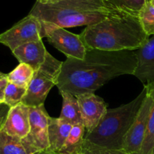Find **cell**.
<instances>
[{
	"mask_svg": "<svg viewBox=\"0 0 154 154\" xmlns=\"http://www.w3.org/2000/svg\"><path fill=\"white\" fill-rule=\"evenodd\" d=\"M138 64L135 51L88 49L84 60L67 58L57 79L59 91L73 96L94 93L111 80L134 75Z\"/></svg>",
	"mask_w": 154,
	"mask_h": 154,
	"instance_id": "1",
	"label": "cell"
},
{
	"mask_svg": "<svg viewBox=\"0 0 154 154\" xmlns=\"http://www.w3.org/2000/svg\"><path fill=\"white\" fill-rule=\"evenodd\" d=\"M80 36L88 49L107 51H135L150 38L138 16L120 10L98 23L87 26Z\"/></svg>",
	"mask_w": 154,
	"mask_h": 154,
	"instance_id": "2",
	"label": "cell"
},
{
	"mask_svg": "<svg viewBox=\"0 0 154 154\" xmlns=\"http://www.w3.org/2000/svg\"><path fill=\"white\" fill-rule=\"evenodd\" d=\"M119 11L105 0H60L35 2L29 14L50 26L70 28L92 26Z\"/></svg>",
	"mask_w": 154,
	"mask_h": 154,
	"instance_id": "3",
	"label": "cell"
},
{
	"mask_svg": "<svg viewBox=\"0 0 154 154\" xmlns=\"http://www.w3.org/2000/svg\"><path fill=\"white\" fill-rule=\"evenodd\" d=\"M147 93L144 88L134 100L126 105L108 109L100 123L92 132L84 135V141L99 147L123 150L125 138L133 124Z\"/></svg>",
	"mask_w": 154,
	"mask_h": 154,
	"instance_id": "4",
	"label": "cell"
},
{
	"mask_svg": "<svg viewBox=\"0 0 154 154\" xmlns=\"http://www.w3.org/2000/svg\"><path fill=\"white\" fill-rule=\"evenodd\" d=\"M62 65L63 62L48 53L45 63L35 72L22 103L28 107L44 105L50 90L54 86H57Z\"/></svg>",
	"mask_w": 154,
	"mask_h": 154,
	"instance_id": "5",
	"label": "cell"
},
{
	"mask_svg": "<svg viewBox=\"0 0 154 154\" xmlns=\"http://www.w3.org/2000/svg\"><path fill=\"white\" fill-rule=\"evenodd\" d=\"M43 38L45 35L42 23L29 14L11 28L0 34V44L8 47L12 52L24 44L38 42Z\"/></svg>",
	"mask_w": 154,
	"mask_h": 154,
	"instance_id": "6",
	"label": "cell"
},
{
	"mask_svg": "<svg viewBox=\"0 0 154 154\" xmlns=\"http://www.w3.org/2000/svg\"><path fill=\"white\" fill-rule=\"evenodd\" d=\"M42 25L45 38L52 46L63 53L67 58L84 60L87 48L80 35L74 34L61 27L50 26L43 23Z\"/></svg>",
	"mask_w": 154,
	"mask_h": 154,
	"instance_id": "7",
	"label": "cell"
},
{
	"mask_svg": "<svg viewBox=\"0 0 154 154\" xmlns=\"http://www.w3.org/2000/svg\"><path fill=\"white\" fill-rule=\"evenodd\" d=\"M152 104L153 99L147 90V93L138 111V115L125 138L123 147V150L125 151L135 154L141 153V147L147 132Z\"/></svg>",
	"mask_w": 154,
	"mask_h": 154,
	"instance_id": "8",
	"label": "cell"
},
{
	"mask_svg": "<svg viewBox=\"0 0 154 154\" xmlns=\"http://www.w3.org/2000/svg\"><path fill=\"white\" fill-rule=\"evenodd\" d=\"M49 119L50 116L44 105L29 107L30 131L26 138L38 153L48 150L50 147Z\"/></svg>",
	"mask_w": 154,
	"mask_h": 154,
	"instance_id": "9",
	"label": "cell"
},
{
	"mask_svg": "<svg viewBox=\"0 0 154 154\" xmlns=\"http://www.w3.org/2000/svg\"><path fill=\"white\" fill-rule=\"evenodd\" d=\"M83 124L86 132H92L100 123L108 111L107 104L102 98L94 93H85L76 96Z\"/></svg>",
	"mask_w": 154,
	"mask_h": 154,
	"instance_id": "10",
	"label": "cell"
},
{
	"mask_svg": "<svg viewBox=\"0 0 154 154\" xmlns=\"http://www.w3.org/2000/svg\"><path fill=\"white\" fill-rule=\"evenodd\" d=\"M2 130L11 136L26 138L30 131L29 107L21 102L11 108Z\"/></svg>",
	"mask_w": 154,
	"mask_h": 154,
	"instance_id": "11",
	"label": "cell"
},
{
	"mask_svg": "<svg viewBox=\"0 0 154 154\" xmlns=\"http://www.w3.org/2000/svg\"><path fill=\"white\" fill-rule=\"evenodd\" d=\"M138 60L134 76L144 84L154 82V35L135 51Z\"/></svg>",
	"mask_w": 154,
	"mask_h": 154,
	"instance_id": "12",
	"label": "cell"
},
{
	"mask_svg": "<svg viewBox=\"0 0 154 154\" xmlns=\"http://www.w3.org/2000/svg\"><path fill=\"white\" fill-rule=\"evenodd\" d=\"M12 54L20 63L29 65L35 72L45 62L48 51L40 40L24 44L14 50Z\"/></svg>",
	"mask_w": 154,
	"mask_h": 154,
	"instance_id": "13",
	"label": "cell"
},
{
	"mask_svg": "<svg viewBox=\"0 0 154 154\" xmlns=\"http://www.w3.org/2000/svg\"><path fill=\"white\" fill-rule=\"evenodd\" d=\"M72 128V125L60 117H50L48 124V137L50 147L48 150L58 153L64 144Z\"/></svg>",
	"mask_w": 154,
	"mask_h": 154,
	"instance_id": "14",
	"label": "cell"
},
{
	"mask_svg": "<svg viewBox=\"0 0 154 154\" xmlns=\"http://www.w3.org/2000/svg\"><path fill=\"white\" fill-rule=\"evenodd\" d=\"M0 154H39L26 138L11 136L2 130L0 132Z\"/></svg>",
	"mask_w": 154,
	"mask_h": 154,
	"instance_id": "15",
	"label": "cell"
},
{
	"mask_svg": "<svg viewBox=\"0 0 154 154\" xmlns=\"http://www.w3.org/2000/svg\"><path fill=\"white\" fill-rule=\"evenodd\" d=\"M60 93L63 98V107L60 118L70 123L72 126L83 123L77 98L67 92L60 91Z\"/></svg>",
	"mask_w": 154,
	"mask_h": 154,
	"instance_id": "16",
	"label": "cell"
},
{
	"mask_svg": "<svg viewBox=\"0 0 154 154\" xmlns=\"http://www.w3.org/2000/svg\"><path fill=\"white\" fill-rule=\"evenodd\" d=\"M86 133L85 126L83 123L72 126L69 135L64 144L60 149V154H81L83 153V144Z\"/></svg>",
	"mask_w": 154,
	"mask_h": 154,
	"instance_id": "17",
	"label": "cell"
},
{
	"mask_svg": "<svg viewBox=\"0 0 154 154\" xmlns=\"http://www.w3.org/2000/svg\"><path fill=\"white\" fill-rule=\"evenodd\" d=\"M34 74L35 70L31 66L26 63H20L13 71L8 74L7 78L8 82L27 89Z\"/></svg>",
	"mask_w": 154,
	"mask_h": 154,
	"instance_id": "18",
	"label": "cell"
},
{
	"mask_svg": "<svg viewBox=\"0 0 154 154\" xmlns=\"http://www.w3.org/2000/svg\"><path fill=\"white\" fill-rule=\"evenodd\" d=\"M153 99L151 110L147 123V132L140 154H152L154 147V82L145 84Z\"/></svg>",
	"mask_w": 154,
	"mask_h": 154,
	"instance_id": "19",
	"label": "cell"
},
{
	"mask_svg": "<svg viewBox=\"0 0 154 154\" xmlns=\"http://www.w3.org/2000/svg\"><path fill=\"white\" fill-rule=\"evenodd\" d=\"M117 9L138 16L140 11L150 0H105Z\"/></svg>",
	"mask_w": 154,
	"mask_h": 154,
	"instance_id": "20",
	"label": "cell"
},
{
	"mask_svg": "<svg viewBox=\"0 0 154 154\" xmlns=\"http://www.w3.org/2000/svg\"><path fill=\"white\" fill-rule=\"evenodd\" d=\"M26 88L19 87L14 84L8 82L5 90L4 103L12 108L22 102L26 93Z\"/></svg>",
	"mask_w": 154,
	"mask_h": 154,
	"instance_id": "21",
	"label": "cell"
},
{
	"mask_svg": "<svg viewBox=\"0 0 154 154\" xmlns=\"http://www.w3.org/2000/svg\"><path fill=\"white\" fill-rule=\"evenodd\" d=\"M138 17L143 29L147 35H154V6L150 2L142 8Z\"/></svg>",
	"mask_w": 154,
	"mask_h": 154,
	"instance_id": "22",
	"label": "cell"
},
{
	"mask_svg": "<svg viewBox=\"0 0 154 154\" xmlns=\"http://www.w3.org/2000/svg\"><path fill=\"white\" fill-rule=\"evenodd\" d=\"M83 153L84 154H135L128 153L123 150H115L93 144L92 143L84 141L83 144Z\"/></svg>",
	"mask_w": 154,
	"mask_h": 154,
	"instance_id": "23",
	"label": "cell"
},
{
	"mask_svg": "<svg viewBox=\"0 0 154 154\" xmlns=\"http://www.w3.org/2000/svg\"><path fill=\"white\" fill-rule=\"evenodd\" d=\"M10 109L11 107H9L4 102L0 104V132L3 129Z\"/></svg>",
	"mask_w": 154,
	"mask_h": 154,
	"instance_id": "24",
	"label": "cell"
},
{
	"mask_svg": "<svg viewBox=\"0 0 154 154\" xmlns=\"http://www.w3.org/2000/svg\"><path fill=\"white\" fill-rule=\"evenodd\" d=\"M8 83L7 77L0 79V102H4V96H5V90L7 84Z\"/></svg>",
	"mask_w": 154,
	"mask_h": 154,
	"instance_id": "25",
	"label": "cell"
},
{
	"mask_svg": "<svg viewBox=\"0 0 154 154\" xmlns=\"http://www.w3.org/2000/svg\"><path fill=\"white\" fill-rule=\"evenodd\" d=\"M60 0H36V2L41 3V4H50V3H54Z\"/></svg>",
	"mask_w": 154,
	"mask_h": 154,
	"instance_id": "26",
	"label": "cell"
},
{
	"mask_svg": "<svg viewBox=\"0 0 154 154\" xmlns=\"http://www.w3.org/2000/svg\"><path fill=\"white\" fill-rule=\"evenodd\" d=\"M39 154H60L58 153H55V152H52V151H50V150H46V151H44L40 153Z\"/></svg>",
	"mask_w": 154,
	"mask_h": 154,
	"instance_id": "27",
	"label": "cell"
},
{
	"mask_svg": "<svg viewBox=\"0 0 154 154\" xmlns=\"http://www.w3.org/2000/svg\"><path fill=\"white\" fill-rule=\"evenodd\" d=\"M7 74H4L2 73V72H0V79H2V78H6L7 77Z\"/></svg>",
	"mask_w": 154,
	"mask_h": 154,
	"instance_id": "28",
	"label": "cell"
},
{
	"mask_svg": "<svg viewBox=\"0 0 154 154\" xmlns=\"http://www.w3.org/2000/svg\"><path fill=\"white\" fill-rule=\"evenodd\" d=\"M150 2V4L152 5H153L154 6V0H150V1H149Z\"/></svg>",
	"mask_w": 154,
	"mask_h": 154,
	"instance_id": "29",
	"label": "cell"
},
{
	"mask_svg": "<svg viewBox=\"0 0 154 154\" xmlns=\"http://www.w3.org/2000/svg\"><path fill=\"white\" fill-rule=\"evenodd\" d=\"M152 154H154V147H153V152H152Z\"/></svg>",
	"mask_w": 154,
	"mask_h": 154,
	"instance_id": "30",
	"label": "cell"
},
{
	"mask_svg": "<svg viewBox=\"0 0 154 154\" xmlns=\"http://www.w3.org/2000/svg\"><path fill=\"white\" fill-rule=\"evenodd\" d=\"M1 103H2V102H0V104H1Z\"/></svg>",
	"mask_w": 154,
	"mask_h": 154,
	"instance_id": "31",
	"label": "cell"
},
{
	"mask_svg": "<svg viewBox=\"0 0 154 154\" xmlns=\"http://www.w3.org/2000/svg\"><path fill=\"white\" fill-rule=\"evenodd\" d=\"M81 154H84V153H81Z\"/></svg>",
	"mask_w": 154,
	"mask_h": 154,
	"instance_id": "32",
	"label": "cell"
}]
</instances>
